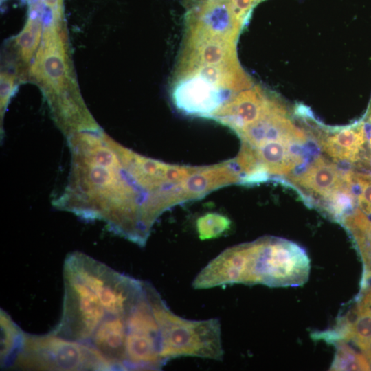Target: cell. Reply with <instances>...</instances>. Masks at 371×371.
<instances>
[{"mask_svg": "<svg viewBox=\"0 0 371 371\" xmlns=\"http://www.w3.org/2000/svg\"><path fill=\"white\" fill-rule=\"evenodd\" d=\"M68 137L69 179L54 205L85 220L102 221L114 234L144 246L161 212L131 170L122 146L98 130Z\"/></svg>", "mask_w": 371, "mask_h": 371, "instance_id": "obj_2", "label": "cell"}, {"mask_svg": "<svg viewBox=\"0 0 371 371\" xmlns=\"http://www.w3.org/2000/svg\"><path fill=\"white\" fill-rule=\"evenodd\" d=\"M269 97L270 94L259 85H253L227 101L211 120L229 127L236 133L259 120Z\"/></svg>", "mask_w": 371, "mask_h": 371, "instance_id": "obj_7", "label": "cell"}, {"mask_svg": "<svg viewBox=\"0 0 371 371\" xmlns=\"http://www.w3.org/2000/svg\"><path fill=\"white\" fill-rule=\"evenodd\" d=\"M34 73L53 93H59L69 81V66L63 43L54 28L46 30L36 55Z\"/></svg>", "mask_w": 371, "mask_h": 371, "instance_id": "obj_6", "label": "cell"}, {"mask_svg": "<svg viewBox=\"0 0 371 371\" xmlns=\"http://www.w3.org/2000/svg\"><path fill=\"white\" fill-rule=\"evenodd\" d=\"M8 368L39 370H109L89 348L48 333H23Z\"/></svg>", "mask_w": 371, "mask_h": 371, "instance_id": "obj_4", "label": "cell"}, {"mask_svg": "<svg viewBox=\"0 0 371 371\" xmlns=\"http://www.w3.org/2000/svg\"><path fill=\"white\" fill-rule=\"evenodd\" d=\"M155 309L166 362L181 357L222 360L223 348L218 319L191 320L174 313L157 292Z\"/></svg>", "mask_w": 371, "mask_h": 371, "instance_id": "obj_3", "label": "cell"}, {"mask_svg": "<svg viewBox=\"0 0 371 371\" xmlns=\"http://www.w3.org/2000/svg\"><path fill=\"white\" fill-rule=\"evenodd\" d=\"M310 260L306 251L290 240L265 236L253 241L251 285L297 286L308 278Z\"/></svg>", "mask_w": 371, "mask_h": 371, "instance_id": "obj_5", "label": "cell"}, {"mask_svg": "<svg viewBox=\"0 0 371 371\" xmlns=\"http://www.w3.org/2000/svg\"><path fill=\"white\" fill-rule=\"evenodd\" d=\"M41 28L39 22L31 21L17 37L16 43L25 60H28L36 50L41 38Z\"/></svg>", "mask_w": 371, "mask_h": 371, "instance_id": "obj_15", "label": "cell"}, {"mask_svg": "<svg viewBox=\"0 0 371 371\" xmlns=\"http://www.w3.org/2000/svg\"><path fill=\"white\" fill-rule=\"evenodd\" d=\"M63 311L49 332L95 352L110 370H127V354L152 322V287L82 252L63 266Z\"/></svg>", "mask_w": 371, "mask_h": 371, "instance_id": "obj_1", "label": "cell"}, {"mask_svg": "<svg viewBox=\"0 0 371 371\" xmlns=\"http://www.w3.org/2000/svg\"><path fill=\"white\" fill-rule=\"evenodd\" d=\"M352 186L357 192L359 205L362 210L371 216V175L350 172Z\"/></svg>", "mask_w": 371, "mask_h": 371, "instance_id": "obj_16", "label": "cell"}, {"mask_svg": "<svg viewBox=\"0 0 371 371\" xmlns=\"http://www.w3.org/2000/svg\"><path fill=\"white\" fill-rule=\"evenodd\" d=\"M303 144L285 140H271L251 148L245 145L254 156L260 170L269 175H288L304 161L299 147Z\"/></svg>", "mask_w": 371, "mask_h": 371, "instance_id": "obj_10", "label": "cell"}, {"mask_svg": "<svg viewBox=\"0 0 371 371\" xmlns=\"http://www.w3.org/2000/svg\"><path fill=\"white\" fill-rule=\"evenodd\" d=\"M295 185L314 192L323 199L350 182L349 172H342L333 163L319 156L302 173L291 176Z\"/></svg>", "mask_w": 371, "mask_h": 371, "instance_id": "obj_11", "label": "cell"}, {"mask_svg": "<svg viewBox=\"0 0 371 371\" xmlns=\"http://www.w3.org/2000/svg\"><path fill=\"white\" fill-rule=\"evenodd\" d=\"M362 288L349 318L341 320L337 329L325 334L324 337L330 341L351 340L363 351L371 366V286Z\"/></svg>", "mask_w": 371, "mask_h": 371, "instance_id": "obj_8", "label": "cell"}, {"mask_svg": "<svg viewBox=\"0 0 371 371\" xmlns=\"http://www.w3.org/2000/svg\"><path fill=\"white\" fill-rule=\"evenodd\" d=\"M369 136L368 137V142H369V146H370V151H371V128L369 131Z\"/></svg>", "mask_w": 371, "mask_h": 371, "instance_id": "obj_18", "label": "cell"}, {"mask_svg": "<svg viewBox=\"0 0 371 371\" xmlns=\"http://www.w3.org/2000/svg\"><path fill=\"white\" fill-rule=\"evenodd\" d=\"M13 79L10 76H1V114L4 113L8 102L12 92Z\"/></svg>", "mask_w": 371, "mask_h": 371, "instance_id": "obj_17", "label": "cell"}, {"mask_svg": "<svg viewBox=\"0 0 371 371\" xmlns=\"http://www.w3.org/2000/svg\"><path fill=\"white\" fill-rule=\"evenodd\" d=\"M341 222L351 235L362 259L363 286L371 278V219L357 207Z\"/></svg>", "mask_w": 371, "mask_h": 371, "instance_id": "obj_12", "label": "cell"}, {"mask_svg": "<svg viewBox=\"0 0 371 371\" xmlns=\"http://www.w3.org/2000/svg\"><path fill=\"white\" fill-rule=\"evenodd\" d=\"M232 225L230 219L218 212H207L199 216L196 228L202 240L217 238L227 232Z\"/></svg>", "mask_w": 371, "mask_h": 371, "instance_id": "obj_13", "label": "cell"}, {"mask_svg": "<svg viewBox=\"0 0 371 371\" xmlns=\"http://www.w3.org/2000/svg\"><path fill=\"white\" fill-rule=\"evenodd\" d=\"M367 139L363 120L339 129L324 130L317 137L319 146L330 157L350 163L362 160Z\"/></svg>", "mask_w": 371, "mask_h": 371, "instance_id": "obj_9", "label": "cell"}, {"mask_svg": "<svg viewBox=\"0 0 371 371\" xmlns=\"http://www.w3.org/2000/svg\"><path fill=\"white\" fill-rule=\"evenodd\" d=\"M332 368L341 370H369L371 366L364 355L341 343L336 352Z\"/></svg>", "mask_w": 371, "mask_h": 371, "instance_id": "obj_14", "label": "cell"}]
</instances>
